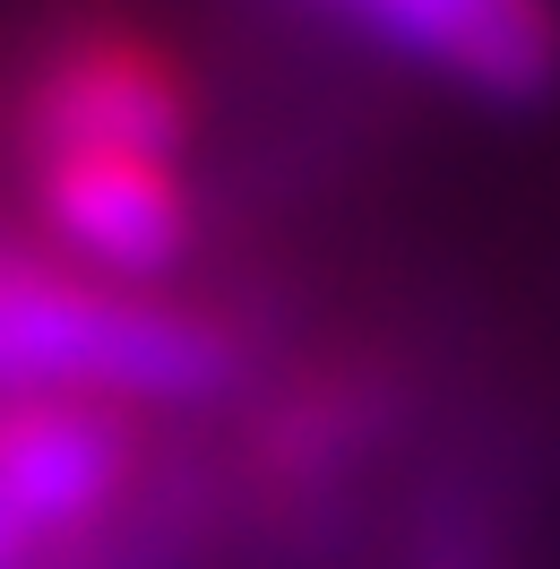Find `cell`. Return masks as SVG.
Instances as JSON below:
<instances>
[{"label":"cell","mask_w":560,"mask_h":569,"mask_svg":"<svg viewBox=\"0 0 560 569\" xmlns=\"http://www.w3.org/2000/svg\"><path fill=\"white\" fill-rule=\"evenodd\" d=\"M27 208L52 259L112 284H164L190 250V164L156 147H27Z\"/></svg>","instance_id":"7a4b0ae2"},{"label":"cell","mask_w":560,"mask_h":569,"mask_svg":"<svg viewBox=\"0 0 560 569\" xmlns=\"http://www.w3.org/2000/svg\"><path fill=\"white\" fill-rule=\"evenodd\" d=\"M199 121V87L173 43L139 27H87L36 61L18 96V147H156L181 156Z\"/></svg>","instance_id":"277c9868"},{"label":"cell","mask_w":560,"mask_h":569,"mask_svg":"<svg viewBox=\"0 0 560 569\" xmlns=\"http://www.w3.org/2000/svg\"><path fill=\"white\" fill-rule=\"evenodd\" d=\"M371 36L414 52L422 70L474 96H543L560 78V9L552 0H337Z\"/></svg>","instance_id":"5b68a950"},{"label":"cell","mask_w":560,"mask_h":569,"mask_svg":"<svg viewBox=\"0 0 560 569\" xmlns=\"http://www.w3.org/2000/svg\"><path fill=\"white\" fill-rule=\"evenodd\" d=\"M242 371V337L164 284L87 277L43 242H0V397H87L121 415L199 406Z\"/></svg>","instance_id":"6da1fadb"},{"label":"cell","mask_w":560,"mask_h":569,"mask_svg":"<svg viewBox=\"0 0 560 569\" xmlns=\"http://www.w3.org/2000/svg\"><path fill=\"white\" fill-rule=\"evenodd\" d=\"M147 458V415L87 397H0V527L27 552H70L121 518Z\"/></svg>","instance_id":"3957f363"}]
</instances>
